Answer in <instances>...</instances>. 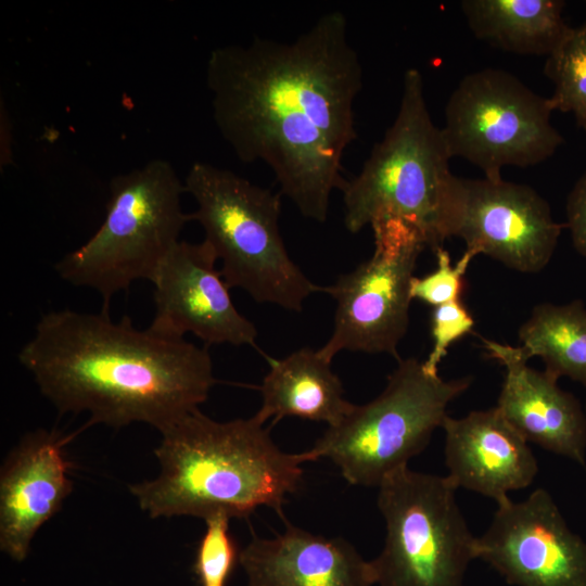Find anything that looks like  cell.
<instances>
[{
	"mask_svg": "<svg viewBox=\"0 0 586 586\" xmlns=\"http://www.w3.org/2000/svg\"><path fill=\"white\" fill-rule=\"evenodd\" d=\"M269 371L260 385L262 406L254 417L263 424L285 417L339 424L355 404L344 397L340 378L319 349H297L283 358L266 357Z\"/></svg>",
	"mask_w": 586,
	"mask_h": 586,
	"instance_id": "cell-18",
	"label": "cell"
},
{
	"mask_svg": "<svg viewBox=\"0 0 586 586\" xmlns=\"http://www.w3.org/2000/svg\"><path fill=\"white\" fill-rule=\"evenodd\" d=\"M585 412H586V405H585Z\"/></svg>",
	"mask_w": 586,
	"mask_h": 586,
	"instance_id": "cell-26",
	"label": "cell"
},
{
	"mask_svg": "<svg viewBox=\"0 0 586 586\" xmlns=\"http://www.w3.org/2000/svg\"><path fill=\"white\" fill-rule=\"evenodd\" d=\"M476 558L510 585L586 586V542L570 530L544 488L522 501L497 504L491 525L477 537Z\"/></svg>",
	"mask_w": 586,
	"mask_h": 586,
	"instance_id": "cell-11",
	"label": "cell"
},
{
	"mask_svg": "<svg viewBox=\"0 0 586 586\" xmlns=\"http://www.w3.org/2000/svg\"><path fill=\"white\" fill-rule=\"evenodd\" d=\"M371 228L372 256L334 283L321 286L335 302L332 333L319 348L330 361L342 351L399 359L397 347L409 326L410 281L426 246L400 221H378Z\"/></svg>",
	"mask_w": 586,
	"mask_h": 586,
	"instance_id": "cell-10",
	"label": "cell"
},
{
	"mask_svg": "<svg viewBox=\"0 0 586 586\" xmlns=\"http://www.w3.org/2000/svg\"><path fill=\"white\" fill-rule=\"evenodd\" d=\"M362 76L341 11L324 13L293 41L256 37L215 48L206 64L221 137L241 162L265 163L279 193L318 222L345 181L342 158L357 137Z\"/></svg>",
	"mask_w": 586,
	"mask_h": 586,
	"instance_id": "cell-1",
	"label": "cell"
},
{
	"mask_svg": "<svg viewBox=\"0 0 586 586\" xmlns=\"http://www.w3.org/2000/svg\"><path fill=\"white\" fill-rule=\"evenodd\" d=\"M563 227L530 186L502 178H462L455 237L476 255L485 254L520 272H538L550 262Z\"/></svg>",
	"mask_w": 586,
	"mask_h": 586,
	"instance_id": "cell-12",
	"label": "cell"
},
{
	"mask_svg": "<svg viewBox=\"0 0 586 586\" xmlns=\"http://www.w3.org/2000/svg\"><path fill=\"white\" fill-rule=\"evenodd\" d=\"M506 369L497 409L527 441L579 464L586 458V412L558 379L527 366L520 347L482 339Z\"/></svg>",
	"mask_w": 586,
	"mask_h": 586,
	"instance_id": "cell-14",
	"label": "cell"
},
{
	"mask_svg": "<svg viewBox=\"0 0 586 586\" xmlns=\"http://www.w3.org/2000/svg\"><path fill=\"white\" fill-rule=\"evenodd\" d=\"M545 75L553 84L548 98L552 110L572 113L586 131V21L571 27L547 56Z\"/></svg>",
	"mask_w": 586,
	"mask_h": 586,
	"instance_id": "cell-21",
	"label": "cell"
},
{
	"mask_svg": "<svg viewBox=\"0 0 586 586\" xmlns=\"http://www.w3.org/2000/svg\"><path fill=\"white\" fill-rule=\"evenodd\" d=\"M41 394L61 413L91 423H146L160 432L199 409L216 382L205 347L136 328L109 309L43 315L17 354Z\"/></svg>",
	"mask_w": 586,
	"mask_h": 586,
	"instance_id": "cell-2",
	"label": "cell"
},
{
	"mask_svg": "<svg viewBox=\"0 0 586 586\" xmlns=\"http://www.w3.org/2000/svg\"><path fill=\"white\" fill-rule=\"evenodd\" d=\"M519 346L528 360L538 356L546 371L586 387V307L581 300L535 306L519 329Z\"/></svg>",
	"mask_w": 586,
	"mask_h": 586,
	"instance_id": "cell-20",
	"label": "cell"
},
{
	"mask_svg": "<svg viewBox=\"0 0 586 586\" xmlns=\"http://www.w3.org/2000/svg\"><path fill=\"white\" fill-rule=\"evenodd\" d=\"M285 525L273 538L254 536L240 551L247 586H375L370 561L351 543Z\"/></svg>",
	"mask_w": 586,
	"mask_h": 586,
	"instance_id": "cell-17",
	"label": "cell"
},
{
	"mask_svg": "<svg viewBox=\"0 0 586 586\" xmlns=\"http://www.w3.org/2000/svg\"><path fill=\"white\" fill-rule=\"evenodd\" d=\"M437 267L431 273L410 281L411 300H419L434 307L460 300L463 288V276L476 256L466 250L461 258L453 265L448 252L443 247L435 251Z\"/></svg>",
	"mask_w": 586,
	"mask_h": 586,
	"instance_id": "cell-23",
	"label": "cell"
},
{
	"mask_svg": "<svg viewBox=\"0 0 586 586\" xmlns=\"http://www.w3.org/2000/svg\"><path fill=\"white\" fill-rule=\"evenodd\" d=\"M183 184L196 203L191 219L203 228L230 289L297 313L307 297L321 292L286 251L279 228L280 193L203 162L191 165Z\"/></svg>",
	"mask_w": 586,
	"mask_h": 586,
	"instance_id": "cell-5",
	"label": "cell"
},
{
	"mask_svg": "<svg viewBox=\"0 0 586 586\" xmlns=\"http://www.w3.org/2000/svg\"><path fill=\"white\" fill-rule=\"evenodd\" d=\"M65 440L54 432L28 434L7 458L0 474V549L22 562L40 526L73 491Z\"/></svg>",
	"mask_w": 586,
	"mask_h": 586,
	"instance_id": "cell-15",
	"label": "cell"
},
{
	"mask_svg": "<svg viewBox=\"0 0 586 586\" xmlns=\"http://www.w3.org/2000/svg\"><path fill=\"white\" fill-rule=\"evenodd\" d=\"M561 0H463L461 11L473 35L491 46L523 55L548 56L570 26Z\"/></svg>",
	"mask_w": 586,
	"mask_h": 586,
	"instance_id": "cell-19",
	"label": "cell"
},
{
	"mask_svg": "<svg viewBox=\"0 0 586 586\" xmlns=\"http://www.w3.org/2000/svg\"><path fill=\"white\" fill-rule=\"evenodd\" d=\"M445 463L447 477L497 504L508 494L527 487L537 472L528 442L505 419L497 407L474 410L461 418L447 415Z\"/></svg>",
	"mask_w": 586,
	"mask_h": 586,
	"instance_id": "cell-16",
	"label": "cell"
},
{
	"mask_svg": "<svg viewBox=\"0 0 586 586\" xmlns=\"http://www.w3.org/2000/svg\"><path fill=\"white\" fill-rule=\"evenodd\" d=\"M474 319L469 310L457 300L434 307L432 314L433 347L422 361L430 373H438V365L447 354L448 347L458 339L471 332Z\"/></svg>",
	"mask_w": 586,
	"mask_h": 586,
	"instance_id": "cell-24",
	"label": "cell"
},
{
	"mask_svg": "<svg viewBox=\"0 0 586 586\" xmlns=\"http://www.w3.org/2000/svg\"><path fill=\"white\" fill-rule=\"evenodd\" d=\"M211 245L178 241L152 279L155 314L149 328L168 337L192 333L207 345L255 346L257 329L234 306Z\"/></svg>",
	"mask_w": 586,
	"mask_h": 586,
	"instance_id": "cell-13",
	"label": "cell"
},
{
	"mask_svg": "<svg viewBox=\"0 0 586 586\" xmlns=\"http://www.w3.org/2000/svg\"><path fill=\"white\" fill-rule=\"evenodd\" d=\"M548 98L514 75L485 68L466 75L450 94L442 128L451 157L501 179L506 166L527 167L551 157L563 137L551 124Z\"/></svg>",
	"mask_w": 586,
	"mask_h": 586,
	"instance_id": "cell-9",
	"label": "cell"
},
{
	"mask_svg": "<svg viewBox=\"0 0 586 586\" xmlns=\"http://www.w3.org/2000/svg\"><path fill=\"white\" fill-rule=\"evenodd\" d=\"M154 449L160 473L129 486L151 518H245L266 506L282 513L303 480L305 453L289 454L254 416L216 421L193 410L164 431Z\"/></svg>",
	"mask_w": 586,
	"mask_h": 586,
	"instance_id": "cell-3",
	"label": "cell"
},
{
	"mask_svg": "<svg viewBox=\"0 0 586 586\" xmlns=\"http://www.w3.org/2000/svg\"><path fill=\"white\" fill-rule=\"evenodd\" d=\"M183 181L171 164L152 160L113 177L104 220L79 247L62 257L56 272L90 288L107 309L112 297L138 280L152 281L189 221L182 211Z\"/></svg>",
	"mask_w": 586,
	"mask_h": 586,
	"instance_id": "cell-6",
	"label": "cell"
},
{
	"mask_svg": "<svg viewBox=\"0 0 586 586\" xmlns=\"http://www.w3.org/2000/svg\"><path fill=\"white\" fill-rule=\"evenodd\" d=\"M451 154L429 113L422 74L404 75L397 115L360 171L345 179L344 225L352 233L383 220L413 229L434 251L455 237L462 178L450 171Z\"/></svg>",
	"mask_w": 586,
	"mask_h": 586,
	"instance_id": "cell-4",
	"label": "cell"
},
{
	"mask_svg": "<svg viewBox=\"0 0 586 586\" xmlns=\"http://www.w3.org/2000/svg\"><path fill=\"white\" fill-rule=\"evenodd\" d=\"M566 219L572 243L586 258V173L578 178L568 195Z\"/></svg>",
	"mask_w": 586,
	"mask_h": 586,
	"instance_id": "cell-25",
	"label": "cell"
},
{
	"mask_svg": "<svg viewBox=\"0 0 586 586\" xmlns=\"http://www.w3.org/2000/svg\"><path fill=\"white\" fill-rule=\"evenodd\" d=\"M227 515L205 520L206 528L196 549L194 573L202 586H225L239 563L235 544L229 533Z\"/></svg>",
	"mask_w": 586,
	"mask_h": 586,
	"instance_id": "cell-22",
	"label": "cell"
},
{
	"mask_svg": "<svg viewBox=\"0 0 586 586\" xmlns=\"http://www.w3.org/2000/svg\"><path fill=\"white\" fill-rule=\"evenodd\" d=\"M470 383V378L444 380L430 373L417 358H399L381 394L354 405L339 424L328 426L304 451L307 460L328 458L349 484L378 487L424 450L449 404Z\"/></svg>",
	"mask_w": 586,
	"mask_h": 586,
	"instance_id": "cell-7",
	"label": "cell"
},
{
	"mask_svg": "<svg viewBox=\"0 0 586 586\" xmlns=\"http://www.w3.org/2000/svg\"><path fill=\"white\" fill-rule=\"evenodd\" d=\"M385 522L380 555L370 561L377 586H462L476 540L446 476L404 467L378 486Z\"/></svg>",
	"mask_w": 586,
	"mask_h": 586,
	"instance_id": "cell-8",
	"label": "cell"
}]
</instances>
